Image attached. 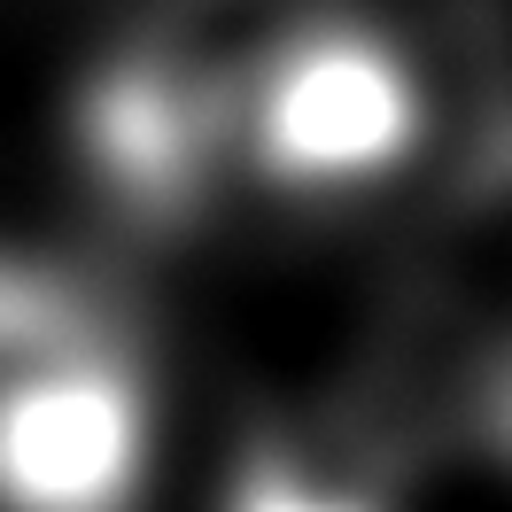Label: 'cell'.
<instances>
[{
    "label": "cell",
    "mask_w": 512,
    "mask_h": 512,
    "mask_svg": "<svg viewBox=\"0 0 512 512\" xmlns=\"http://www.w3.org/2000/svg\"><path fill=\"white\" fill-rule=\"evenodd\" d=\"M148 466V388L86 319L0 396V512H132Z\"/></svg>",
    "instance_id": "obj_3"
},
{
    "label": "cell",
    "mask_w": 512,
    "mask_h": 512,
    "mask_svg": "<svg viewBox=\"0 0 512 512\" xmlns=\"http://www.w3.org/2000/svg\"><path fill=\"white\" fill-rule=\"evenodd\" d=\"M86 319H94V303L78 288H63L55 272H39L24 256H0V396L16 388V373H32L55 342H70Z\"/></svg>",
    "instance_id": "obj_5"
},
{
    "label": "cell",
    "mask_w": 512,
    "mask_h": 512,
    "mask_svg": "<svg viewBox=\"0 0 512 512\" xmlns=\"http://www.w3.org/2000/svg\"><path fill=\"white\" fill-rule=\"evenodd\" d=\"M419 140V86L404 55L350 16H295L264 55L241 117V163L295 202L381 187Z\"/></svg>",
    "instance_id": "obj_2"
},
{
    "label": "cell",
    "mask_w": 512,
    "mask_h": 512,
    "mask_svg": "<svg viewBox=\"0 0 512 512\" xmlns=\"http://www.w3.org/2000/svg\"><path fill=\"white\" fill-rule=\"evenodd\" d=\"M481 412H489V435L512 450V350L497 357V373H489V404H481Z\"/></svg>",
    "instance_id": "obj_6"
},
{
    "label": "cell",
    "mask_w": 512,
    "mask_h": 512,
    "mask_svg": "<svg viewBox=\"0 0 512 512\" xmlns=\"http://www.w3.org/2000/svg\"><path fill=\"white\" fill-rule=\"evenodd\" d=\"M225 512H388L373 466L334 435H272L233 466Z\"/></svg>",
    "instance_id": "obj_4"
},
{
    "label": "cell",
    "mask_w": 512,
    "mask_h": 512,
    "mask_svg": "<svg viewBox=\"0 0 512 512\" xmlns=\"http://www.w3.org/2000/svg\"><path fill=\"white\" fill-rule=\"evenodd\" d=\"M288 0H171L101 63L86 94V163L140 225L194 218L241 163V117Z\"/></svg>",
    "instance_id": "obj_1"
}]
</instances>
